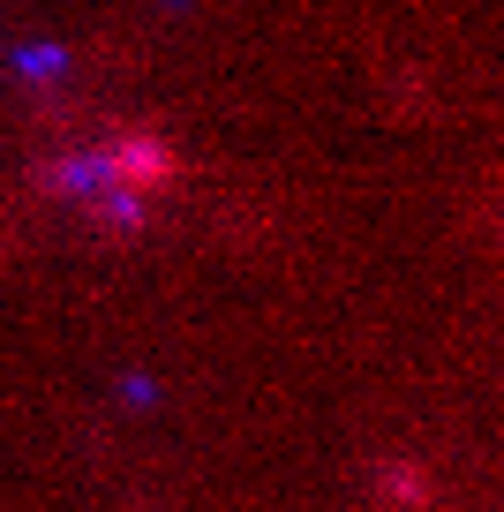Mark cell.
Here are the masks:
<instances>
[{"instance_id": "obj_1", "label": "cell", "mask_w": 504, "mask_h": 512, "mask_svg": "<svg viewBox=\"0 0 504 512\" xmlns=\"http://www.w3.org/2000/svg\"><path fill=\"white\" fill-rule=\"evenodd\" d=\"M174 144L166 136H143V128H113V136H98V144L83 151H61V159L38 166V189L46 196H68V204H91L106 211V219H143V204H151L166 181H174Z\"/></svg>"}]
</instances>
